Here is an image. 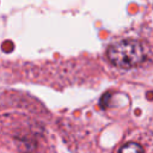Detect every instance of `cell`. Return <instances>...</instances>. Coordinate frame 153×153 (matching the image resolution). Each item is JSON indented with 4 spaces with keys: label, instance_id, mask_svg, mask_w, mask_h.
I'll return each instance as SVG.
<instances>
[{
    "label": "cell",
    "instance_id": "obj_1",
    "mask_svg": "<svg viewBox=\"0 0 153 153\" xmlns=\"http://www.w3.org/2000/svg\"><path fill=\"white\" fill-rule=\"evenodd\" d=\"M108 57L112 65L120 68L129 69L142 62L143 50L139 42L123 39L111 44L108 48Z\"/></svg>",
    "mask_w": 153,
    "mask_h": 153
},
{
    "label": "cell",
    "instance_id": "obj_2",
    "mask_svg": "<svg viewBox=\"0 0 153 153\" xmlns=\"http://www.w3.org/2000/svg\"><path fill=\"white\" fill-rule=\"evenodd\" d=\"M118 153H145V151H143V148L139 143H136V142H128V143L123 145L120 148Z\"/></svg>",
    "mask_w": 153,
    "mask_h": 153
}]
</instances>
